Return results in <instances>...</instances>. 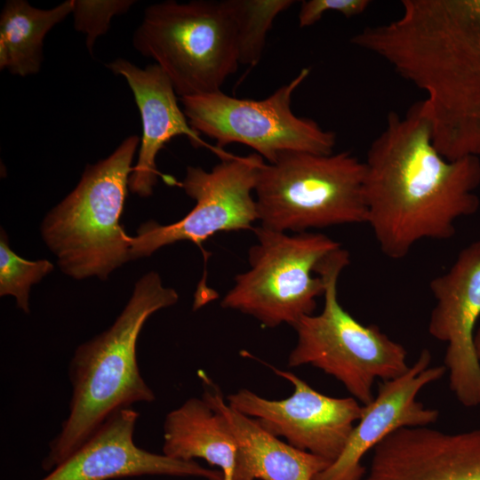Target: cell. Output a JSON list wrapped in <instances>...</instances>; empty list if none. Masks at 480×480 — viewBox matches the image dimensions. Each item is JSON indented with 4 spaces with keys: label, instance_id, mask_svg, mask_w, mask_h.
<instances>
[{
    "label": "cell",
    "instance_id": "cell-1",
    "mask_svg": "<svg viewBox=\"0 0 480 480\" xmlns=\"http://www.w3.org/2000/svg\"><path fill=\"white\" fill-rule=\"evenodd\" d=\"M353 44L425 93L433 143L449 160L480 156V0H403Z\"/></svg>",
    "mask_w": 480,
    "mask_h": 480
},
{
    "label": "cell",
    "instance_id": "cell-2",
    "mask_svg": "<svg viewBox=\"0 0 480 480\" xmlns=\"http://www.w3.org/2000/svg\"><path fill=\"white\" fill-rule=\"evenodd\" d=\"M364 163L366 223L390 259L405 257L424 239H450L456 220L479 208V157H444L422 100L405 115L388 113Z\"/></svg>",
    "mask_w": 480,
    "mask_h": 480
},
{
    "label": "cell",
    "instance_id": "cell-3",
    "mask_svg": "<svg viewBox=\"0 0 480 480\" xmlns=\"http://www.w3.org/2000/svg\"><path fill=\"white\" fill-rule=\"evenodd\" d=\"M179 294L150 271L135 284L113 324L76 349L68 367L72 386L68 417L42 460L50 472L77 450L116 412L150 403L154 391L142 378L137 341L151 315L177 303Z\"/></svg>",
    "mask_w": 480,
    "mask_h": 480
},
{
    "label": "cell",
    "instance_id": "cell-4",
    "mask_svg": "<svg viewBox=\"0 0 480 480\" xmlns=\"http://www.w3.org/2000/svg\"><path fill=\"white\" fill-rule=\"evenodd\" d=\"M140 141L130 135L108 157L87 165L75 188L44 219L42 237L64 274L105 280L132 260L131 236L119 220Z\"/></svg>",
    "mask_w": 480,
    "mask_h": 480
},
{
    "label": "cell",
    "instance_id": "cell-5",
    "mask_svg": "<svg viewBox=\"0 0 480 480\" xmlns=\"http://www.w3.org/2000/svg\"><path fill=\"white\" fill-rule=\"evenodd\" d=\"M364 161L348 151L291 152L259 170L254 190L260 226L280 232L367 222Z\"/></svg>",
    "mask_w": 480,
    "mask_h": 480
},
{
    "label": "cell",
    "instance_id": "cell-6",
    "mask_svg": "<svg viewBox=\"0 0 480 480\" xmlns=\"http://www.w3.org/2000/svg\"><path fill=\"white\" fill-rule=\"evenodd\" d=\"M349 253L341 247L324 258L316 274L325 284L324 307L317 315L301 317L292 327L297 342L288 366L312 365L338 380L363 405L374 396L376 379L401 376L410 365L403 345L391 340L375 324L364 325L338 300L337 284Z\"/></svg>",
    "mask_w": 480,
    "mask_h": 480
},
{
    "label": "cell",
    "instance_id": "cell-7",
    "mask_svg": "<svg viewBox=\"0 0 480 480\" xmlns=\"http://www.w3.org/2000/svg\"><path fill=\"white\" fill-rule=\"evenodd\" d=\"M132 45L155 60L180 98L221 91L240 65L226 0L152 4L144 10Z\"/></svg>",
    "mask_w": 480,
    "mask_h": 480
},
{
    "label": "cell",
    "instance_id": "cell-8",
    "mask_svg": "<svg viewBox=\"0 0 480 480\" xmlns=\"http://www.w3.org/2000/svg\"><path fill=\"white\" fill-rule=\"evenodd\" d=\"M257 242L248 252L249 268L235 277V284L220 305L249 315L264 326H293L314 314L316 299L325 284L316 274L322 260L340 244L320 233H289L256 227Z\"/></svg>",
    "mask_w": 480,
    "mask_h": 480
},
{
    "label": "cell",
    "instance_id": "cell-9",
    "mask_svg": "<svg viewBox=\"0 0 480 480\" xmlns=\"http://www.w3.org/2000/svg\"><path fill=\"white\" fill-rule=\"evenodd\" d=\"M308 74L309 68H302L263 100L236 98L218 91L180 101L190 126L214 140L219 148L239 143L269 164L291 152L329 155L336 145L334 132L292 109V94Z\"/></svg>",
    "mask_w": 480,
    "mask_h": 480
},
{
    "label": "cell",
    "instance_id": "cell-10",
    "mask_svg": "<svg viewBox=\"0 0 480 480\" xmlns=\"http://www.w3.org/2000/svg\"><path fill=\"white\" fill-rule=\"evenodd\" d=\"M211 171L188 166L180 186L196 204L181 220L167 225L154 220L142 224L130 237L131 260L148 257L179 241L199 246L215 234L254 229L258 211L253 196L264 159L256 153L228 154Z\"/></svg>",
    "mask_w": 480,
    "mask_h": 480
},
{
    "label": "cell",
    "instance_id": "cell-11",
    "mask_svg": "<svg viewBox=\"0 0 480 480\" xmlns=\"http://www.w3.org/2000/svg\"><path fill=\"white\" fill-rule=\"evenodd\" d=\"M270 368L292 384L290 396L270 400L242 388L228 395L227 403L271 435L332 463L344 449L364 405L354 397L328 396L291 372Z\"/></svg>",
    "mask_w": 480,
    "mask_h": 480
},
{
    "label": "cell",
    "instance_id": "cell-12",
    "mask_svg": "<svg viewBox=\"0 0 480 480\" xmlns=\"http://www.w3.org/2000/svg\"><path fill=\"white\" fill-rule=\"evenodd\" d=\"M436 299L428 332L447 344L444 366L449 385L465 407L480 405V359L476 324L480 318V240L466 246L450 269L431 280Z\"/></svg>",
    "mask_w": 480,
    "mask_h": 480
},
{
    "label": "cell",
    "instance_id": "cell-13",
    "mask_svg": "<svg viewBox=\"0 0 480 480\" xmlns=\"http://www.w3.org/2000/svg\"><path fill=\"white\" fill-rule=\"evenodd\" d=\"M431 359L424 348L404 373L379 385L376 397L364 405L341 453L314 480H363L366 473L364 456L386 436L401 428L428 426L437 420L438 410L416 399L424 387L446 372L444 365L430 366Z\"/></svg>",
    "mask_w": 480,
    "mask_h": 480
},
{
    "label": "cell",
    "instance_id": "cell-14",
    "mask_svg": "<svg viewBox=\"0 0 480 480\" xmlns=\"http://www.w3.org/2000/svg\"><path fill=\"white\" fill-rule=\"evenodd\" d=\"M138 418L139 413L132 407L116 412L77 450L40 480H108L140 476L223 480L220 470L137 446L133 434Z\"/></svg>",
    "mask_w": 480,
    "mask_h": 480
},
{
    "label": "cell",
    "instance_id": "cell-15",
    "mask_svg": "<svg viewBox=\"0 0 480 480\" xmlns=\"http://www.w3.org/2000/svg\"><path fill=\"white\" fill-rule=\"evenodd\" d=\"M363 480H480V428L396 429L373 448Z\"/></svg>",
    "mask_w": 480,
    "mask_h": 480
},
{
    "label": "cell",
    "instance_id": "cell-16",
    "mask_svg": "<svg viewBox=\"0 0 480 480\" xmlns=\"http://www.w3.org/2000/svg\"><path fill=\"white\" fill-rule=\"evenodd\" d=\"M106 66L114 75L125 79L141 118L138 160L129 178V189L132 193L140 197L153 194L159 175L156 156L176 136H186L195 148L206 147L220 158L228 154L207 144L190 126L172 82L157 65L140 68L126 59L117 58Z\"/></svg>",
    "mask_w": 480,
    "mask_h": 480
},
{
    "label": "cell",
    "instance_id": "cell-17",
    "mask_svg": "<svg viewBox=\"0 0 480 480\" xmlns=\"http://www.w3.org/2000/svg\"><path fill=\"white\" fill-rule=\"evenodd\" d=\"M198 375L202 398L225 417L237 441L233 480H314L331 464L266 431L256 420L230 407L219 387L203 371Z\"/></svg>",
    "mask_w": 480,
    "mask_h": 480
},
{
    "label": "cell",
    "instance_id": "cell-18",
    "mask_svg": "<svg viewBox=\"0 0 480 480\" xmlns=\"http://www.w3.org/2000/svg\"><path fill=\"white\" fill-rule=\"evenodd\" d=\"M238 444L225 417L202 397L171 411L164 423L163 453L173 459H203L233 480Z\"/></svg>",
    "mask_w": 480,
    "mask_h": 480
},
{
    "label": "cell",
    "instance_id": "cell-19",
    "mask_svg": "<svg viewBox=\"0 0 480 480\" xmlns=\"http://www.w3.org/2000/svg\"><path fill=\"white\" fill-rule=\"evenodd\" d=\"M72 10L73 0L50 9L26 0L6 1L0 13V69L21 77L39 73L46 35Z\"/></svg>",
    "mask_w": 480,
    "mask_h": 480
},
{
    "label": "cell",
    "instance_id": "cell-20",
    "mask_svg": "<svg viewBox=\"0 0 480 480\" xmlns=\"http://www.w3.org/2000/svg\"><path fill=\"white\" fill-rule=\"evenodd\" d=\"M236 36L240 65L254 67L263 54L267 36L276 18L293 0H226Z\"/></svg>",
    "mask_w": 480,
    "mask_h": 480
},
{
    "label": "cell",
    "instance_id": "cell-21",
    "mask_svg": "<svg viewBox=\"0 0 480 480\" xmlns=\"http://www.w3.org/2000/svg\"><path fill=\"white\" fill-rule=\"evenodd\" d=\"M47 260H28L17 255L9 246L6 233L1 229L0 236V295L13 296L16 304L29 313V291L53 270Z\"/></svg>",
    "mask_w": 480,
    "mask_h": 480
},
{
    "label": "cell",
    "instance_id": "cell-22",
    "mask_svg": "<svg viewBox=\"0 0 480 480\" xmlns=\"http://www.w3.org/2000/svg\"><path fill=\"white\" fill-rule=\"evenodd\" d=\"M135 0H73L74 28L85 36V45L92 54L98 37L105 35L114 17L126 13Z\"/></svg>",
    "mask_w": 480,
    "mask_h": 480
},
{
    "label": "cell",
    "instance_id": "cell-23",
    "mask_svg": "<svg viewBox=\"0 0 480 480\" xmlns=\"http://www.w3.org/2000/svg\"><path fill=\"white\" fill-rule=\"evenodd\" d=\"M368 0H307L300 6L299 26L307 28L319 21L328 12H335L346 18L362 14L370 5Z\"/></svg>",
    "mask_w": 480,
    "mask_h": 480
},
{
    "label": "cell",
    "instance_id": "cell-24",
    "mask_svg": "<svg viewBox=\"0 0 480 480\" xmlns=\"http://www.w3.org/2000/svg\"><path fill=\"white\" fill-rule=\"evenodd\" d=\"M475 345L478 358L480 359V328L476 331L475 336Z\"/></svg>",
    "mask_w": 480,
    "mask_h": 480
}]
</instances>
